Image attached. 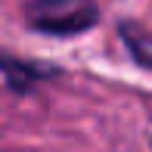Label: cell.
Returning a JSON list of instances; mask_svg holds the SVG:
<instances>
[{
  "label": "cell",
  "instance_id": "cell-3",
  "mask_svg": "<svg viewBox=\"0 0 152 152\" xmlns=\"http://www.w3.org/2000/svg\"><path fill=\"white\" fill-rule=\"evenodd\" d=\"M121 37H124V44L130 47V56L140 62V65L152 68V37H149V34L140 31L137 25L124 22V25H121Z\"/></svg>",
  "mask_w": 152,
  "mask_h": 152
},
{
  "label": "cell",
  "instance_id": "cell-2",
  "mask_svg": "<svg viewBox=\"0 0 152 152\" xmlns=\"http://www.w3.org/2000/svg\"><path fill=\"white\" fill-rule=\"evenodd\" d=\"M0 72L6 75V81H10L16 90H25V87H31V81L53 75V68L34 65V62H22V59H12V56H0Z\"/></svg>",
  "mask_w": 152,
  "mask_h": 152
},
{
  "label": "cell",
  "instance_id": "cell-1",
  "mask_svg": "<svg viewBox=\"0 0 152 152\" xmlns=\"http://www.w3.org/2000/svg\"><path fill=\"white\" fill-rule=\"evenodd\" d=\"M25 19L44 34H81L99 22L96 0H28Z\"/></svg>",
  "mask_w": 152,
  "mask_h": 152
}]
</instances>
